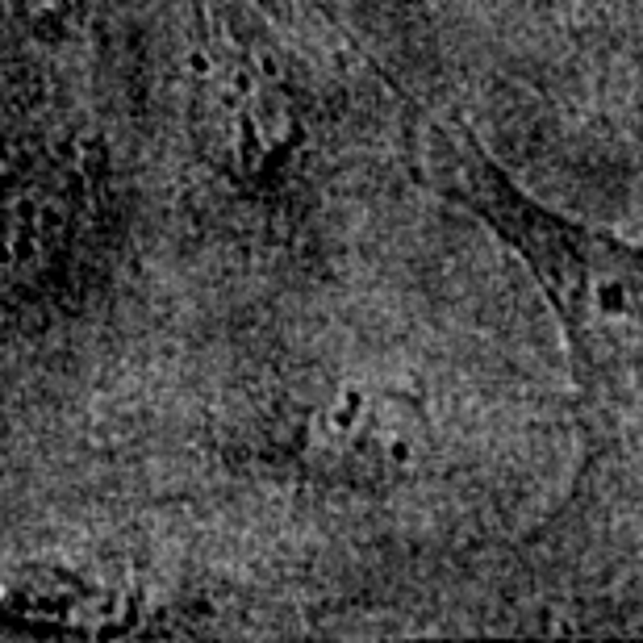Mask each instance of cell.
<instances>
[{"label":"cell","instance_id":"cell-1","mask_svg":"<svg viewBox=\"0 0 643 643\" xmlns=\"http://www.w3.org/2000/svg\"><path fill=\"white\" fill-rule=\"evenodd\" d=\"M443 155V188L493 225L556 305L580 368H631L639 347V255L606 230L568 222L518 193V184L459 129L430 122Z\"/></svg>","mask_w":643,"mask_h":643}]
</instances>
